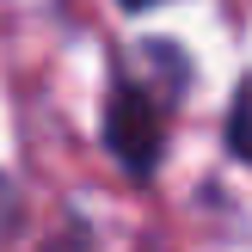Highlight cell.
Wrapping results in <instances>:
<instances>
[{"mask_svg":"<svg viewBox=\"0 0 252 252\" xmlns=\"http://www.w3.org/2000/svg\"><path fill=\"white\" fill-rule=\"evenodd\" d=\"M105 148L129 179H148L166 154V105L142 80H117L105 98Z\"/></svg>","mask_w":252,"mask_h":252,"instance_id":"6da1fadb","label":"cell"},{"mask_svg":"<svg viewBox=\"0 0 252 252\" xmlns=\"http://www.w3.org/2000/svg\"><path fill=\"white\" fill-rule=\"evenodd\" d=\"M43 252H98V246H93V228H80V221H68V228H62V234H56V240H49Z\"/></svg>","mask_w":252,"mask_h":252,"instance_id":"3957f363","label":"cell"},{"mask_svg":"<svg viewBox=\"0 0 252 252\" xmlns=\"http://www.w3.org/2000/svg\"><path fill=\"white\" fill-rule=\"evenodd\" d=\"M228 142H234V154L252 166V74L240 80V93H234V111H228Z\"/></svg>","mask_w":252,"mask_h":252,"instance_id":"7a4b0ae2","label":"cell"},{"mask_svg":"<svg viewBox=\"0 0 252 252\" xmlns=\"http://www.w3.org/2000/svg\"><path fill=\"white\" fill-rule=\"evenodd\" d=\"M12 228H19V191H12V179H0V246L12 240Z\"/></svg>","mask_w":252,"mask_h":252,"instance_id":"277c9868","label":"cell"},{"mask_svg":"<svg viewBox=\"0 0 252 252\" xmlns=\"http://www.w3.org/2000/svg\"><path fill=\"white\" fill-rule=\"evenodd\" d=\"M117 6H129V12H148V6H160V0H117Z\"/></svg>","mask_w":252,"mask_h":252,"instance_id":"5b68a950","label":"cell"}]
</instances>
